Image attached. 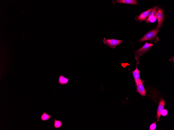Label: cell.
<instances>
[{"instance_id": "cell-10", "label": "cell", "mask_w": 174, "mask_h": 130, "mask_svg": "<svg viewBox=\"0 0 174 130\" xmlns=\"http://www.w3.org/2000/svg\"><path fill=\"white\" fill-rule=\"evenodd\" d=\"M69 78L65 77L63 75H60L59 77L58 82L61 85L67 84L69 81Z\"/></svg>"}, {"instance_id": "cell-8", "label": "cell", "mask_w": 174, "mask_h": 130, "mask_svg": "<svg viewBox=\"0 0 174 130\" xmlns=\"http://www.w3.org/2000/svg\"><path fill=\"white\" fill-rule=\"evenodd\" d=\"M152 9V8L142 12L137 17V19L140 21L143 20L145 19L149 16L150 11Z\"/></svg>"}, {"instance_id": "cell-13", "label": "cell", "mask_w": 174, "mask_h": 130, "mask_svg": "<svg viewBox=\"0 0 174 130\" xmlns=\"http://www.w3.org/2000/svg\"><path fill=\"white\" fill-rule=\"evenodd\" d=\"M156 14H155V16H151L148 17L147 19V22L149 21L151 22H154L156 21Z\"/></svg>"}, {"instance_id": "cell-6", "label": "cell", "mask_w": 174, "mask_h": 130, "mask_svg": "<svg viewBox=\"0 0 174 130\" xmlns=\"http://www.w3.org/2000/svg\"><path fill=\"white\" fill-rule=\"evenodd\" d=\"M137 86V91L142 96H146V92L143 85V82L140 79Z\"/></svg>"}, {"instance_id": "cell-15", "label": "cell", "mask_w": 174, "mask_h": 130, "mask_svg": "<svg viewBox=\"0 0 174 130\" xmlns=\"http://www.w3.org/2000/svg\"><path fill=\"white\" fill-rule=\"evenodd\" d=\"M167 113L168 112L167 110L163 109L161 112V114L163 116H165L167 114Z\"/></svg>"}, {"instance_id": "cell-12", "label": "cell", "mask_w": 174, "mask_h": 130, "mask_svg": "<svg viewBox=\"0 0 174 130\" xmlns=\"http://www.w3.org/2000/svg\"><path fill=\"white\" fill-rule=\"evenodd\" d=\"M54 126L56 128H59L61 127L63 124L62 121L61 120L54 119Z\"/></svg>"}, {"instance_id": "cell-1", "label": "cell", "mask_w": 174, "mask_h": 130, "mask_svg": "<svg viewBox=\"0 0 174 130\" xmlns=\"http://www.w3.org/2000/svg\"><path fill=\"white\" fill-rule=\"evenodd\" d=\"M159 31V30L158 29L150 31L140 39L139 40V42H141L149 40L151 41V42L156 43L158 41V37L156 36V35Z\"/></svg>"}, {"instance_id": "cell-14", "label": "cell", "mask_w": 174, "mask_h": 130, "mask_svg": "<svg viewBox=\"0 0 174 130\" xmlns=\"http://www.w3.org/2000/svg\"><path fill=\"white\" fill-rule=\"evenodd\" d=\"M157 7H156L154 8L153 9H152L151 11L150 12L148 17H149L151 16H154Z\"/></svg>"}, {"instance_id": "cell-2", "label": "cell", "mask_w": 174, "mask_h": 130, "mask_svg": "<svg viewBox=\"0 0 174 130\" xmlns=\"http://www.w3.org/2000/svg\"><path fill=\"white\" fill-rule=\"evenodd\" d=\"M153 45L152 44L146 42L141 48L135 51V55L137 64L139 63V57L147 52Z\"/></svg>"}, {"instance_id": "cell-11", "label": "cell", "mask_w": 174, "mask_h": 130, "mask_svg": "<svg viewBox=\"0 0 174 130\" xmlns=\"http://www.w3.org/2000/svg\"><path fill=\"white\" fill-rule=\"evenodd\" d=\"M51 117L50 115H48L45 112H44L41 116V119L43 121L47 120Z\"/></svg>"}, {"instance_id": "cell-7", "label": "cell", "mask_w": 174, "mask_h": 130, "mask_svg": "<svg viewBox=\"0 0 174 130\" xmlns=\"http://www.w3.org/2000/svg\"><path fill=\"white\" fill-rule=\"evenodd\" d=\"M140 71L138 69L136 65V69L134 71H133V74L136 86L138 84L139 81L140 79Z\"/></svg>"}, {"instance_id": "cell-16", "label": "cell", "mask_w": 174, "mask_h": 130, "mask_svg": "<svg viewBox=\"0 0 174 130\" xmlns=\"http://www.w3.org/2000/svg\"><path fill=\"white\" fill-rule=\"evenodd\" d=\"M156 124L155 123H153L151 124L150 126V130H153L155 129L156 128Z\"/></svg>"}, {"instance_id": "cell-9", "label": "cell", "mask_w": 174, "mask_h": 130, "mask_svg": "<svg viewBox=\"0 0 174 130\" xmlns=\"http://www.w3.org/2000/svg\"><path fill=\"white\" fill-rule=\"evenodd\" d=\"M113 2L114 3H123L130 4H137V1L135 0H117L113 1Z\"/></svg>"}, {"instance_id": "cell-3", "label": "cell", "mask_w": 174, "mask_h": 130, "mask_svg": "<svg viewBox=\"0 0 174 130\" xmlns=\"http://www.w3.org/2000/svg\"><path fill=\"white\" fill-rule=\"evenodd\" d=\"M123 42L121 40H118L116 39H107L104 38L103 40L104 43L110 47L115 48L116 46H118Z\"/></svg>"}, {"instance_id": "cell-5", "label": "cell", "mask_w": 174, "mask_h": 130, "mask_svg": "<svg viewBox=\"0 0 174 130\" xmlns=\"http://www.w3.org/2000/svg\"><path fill=\"white\" fill-rule=\"evenodd\" d=\"M165 101L163 99H161L159 102L157 110V113L156 118H157V121H159L160 118L161 112L164 109L165 105Z\"/></svg>"}, {"instance_id": "cell-4", "label": "cell", "mask_w": 174, "mask_h": 130, "mask_svg": "<svg viewBox=\"0 0 174 130\" xmlns=\"http://www.w3.org/2000/svg\"><path fill=\"white\" fill-rule=\"evenodd\" d=\"M156 17L158 20V23L157 26L155 29H158L161 26L164 19V16L162 10L159 8L155 14Z\"/></svg>"}]
</instances>
